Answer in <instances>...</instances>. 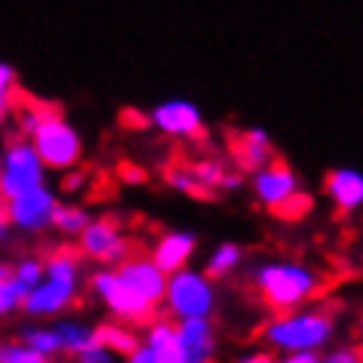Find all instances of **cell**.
I'll list each match as a JSON object with an SVG mask.
<instances>
[{
    "label": "cell",
    "mask_w": 363,
    "mask_h": 363,
    "mask_svg": "<svg viewBox=\"0 0 363 363\" xmlns=\"http://www.w3.org/2000/svg\"><path fill=\"white\" fill-rule=\"evenodd\" d=\"M77 252L71 247H59L43 265V280L25 296V314L28 317H56L74 302L77 296Z\"/></svg>",
    "instance_id": "6da1fadb"
},
{
    "label": "cell",
    "mask_w": 363,
    "mask_h": 363,
    "mask_svg": "<svg viewBox=\"0 0 363 363\" xmlns=\"http://www.w3.org/2000/svg\"><path fill=\"white\" fill-rule=\"evenodd\" d=\"M256 286L268 308H274L277 314H286L308 302L320 289V280L311 268L298 265V262H268L256 271Z\"/></svg>",
    "instance_id": "7a4b0ae2"
},
{
    "label": "cell",
    "mask_w": 363,
    "mask_h": 363,
    "mask_svg": "<svg viewBox=\"0 0 363 363\" xmlns=\"http://www.w3.org/2000/svg\"><path fill=\"white\" fill-rule=\"evenodd\" d=\"M333 317L323 311H286L265 326V342L280 351H317L333 339Z\"/></svg>",
    "instance_id": "3957f363"
},
{
    "label": "cell",
    "mask_w": 363,
    "mask_h": 363,
    "mask_svg": "<svg viewBox=\"0 0 363 363\" xmlns=\"http://www.w3.org/2000/svg\"><path fill=\"white\" fill-rule=\"evenodd\" d=\"M28 139L34 145V151H38V157L43 160V167H50V169L77 167L80 154H84V142H80L74 126L62 117V111H52Z\"/></svg>",
    "instance_id": "277c9868"
},
{
    "label": "cell",
    "mask_w": 363,
    "mask_h": 363,
    "mask_svg": "<svg viewBox=\"0 0 363 363\" xmlns=\"http://www.w3.org/2000/svg\"><path fill=\"white\" fill-rule=\"evenodd\" d=\"M163 302L179 320H191V317H210L216 308V293L210 277L201 274V271H188L179 268L167 274V293H163Z\"/></svg>",
    "instance_id": "5b68a950"
},
{
    "label": "cell",
    "mask_w": 363,
    "mask_h": 363,
    "mask_svg": "<svg viewBox=\"0 0 363 363\" xmlns=\"http://www.w3.org/2000/svg\"><path fill=\"white\" fill-rule=\"evenodd\" d=\"M43 160L38 157L31 139L10 142L4 160H0V201H13L31 188L43 185Z\"/></svg>",
    "instance_id": "8992f818"
},
{
    "label": "cell",
    "mask_w": 363,
    "mask_h": 363,
    "mask_svg": "<svg viewBox=\"0 0 363 363\" xmlns=\"http://www.w3.org/2000/svg\"><path fill=\"white\" fill-rule=\"evenodd\" d=\"M89 286H93L99 302H102L117 320H123V323L154 320V305L145 302L117 271H99V274H93V280H89Z\"/></svg>",
    "instance_id": "52a82bcc"
},
{
    "label": "cell",
    "mask_w": 363,
    "mask_h": 363,
    "mask_svg": "<svg viewBox=\"0 0 363 363\" xmlns=\"http://www.w3.org/2000/svg\"><path fill=\"white\" fill-rule=\"evenodd\" d=\"M80 252L105 265H117L130 256V243L114 219H89V225L80 231Z\"/></svg>",
    "instance_id": "ba28073f"
},
{
    "label": "cell",
    "mask_w": 363,
    "mask_h": 363,
    "mask_svg": "<svg viewBox=\"0 0 363 363\" xmlns=\"http://www.w3.org/2000/svg\"><path fill=\"white\" fill-rule=\"evenodd\" d=\"M176 351L182 363H213L216 357V330L210 317H191L176 326Z\"/></svg>",
    "instance_id": "9c48e42d"
},
{
    "label": "cell",
    "mask_w": 363,
    "mask_h": 363,
    "mask_svg": "<svg viewBox=\"0 0 363 363\" xmlns=\"http://www.w3.org/2000/svg\"><path fill=\"white\" fill-rule=\"evenodd\" d=\"M52 206H56V197H52L50 188H31L13 201H6V216L16 228L22 231H40L47 228L52 219Z\"/></svg>",
    "instance_id": "30bf717a"
},
{
    "label": "cell",
    "mask_w": 363,
    "mask_h": 363,
    "mask_svg": "<svg viewBox=\"0 0 363 363\" xmlns=\"http://www.w3.org/2000/svg\"><path fill=\"white\" fill-rule=\"evenodd\" d=\"M148 121L157 126L160 133L176 135V139H194V135H201V130H203V121H201L197 105L185 102V99H169V102H160L151 111Z\"/></svg>",
    "instance_id": "8fae6325"
},
{
    "label": "cell",
    "mask_w": 363,
    "mask_h": 363,
    "mask_svg": "<svg viewBox=\"0 0 363 363\" xmlns=\"http://www.w3.org/2000/svg\"><path fill=\"white\" fill-rule=\"evenodd\" d=\"M252 188H256L259 201L265 203L271 213H274L280 203L289 201V197L298 191V179H296V172L289 169L286 163L271 160L262 169H256V182H252Z\"/></svg>",
    "instance_id": "7c38bea8"
},
{
    "label": "cell",
    "mask_w": 363,
    "mask_h": 363,
    "mask_svg": "<svg viewBox=\"0 0 363 363\" xmlns=\"http://www.w3.org/2000/svg\"><path fill=\"white\" fill-rule=\"evenodd\" d=\"M117 274H121L126 284L145 298V302H151V305L163 302V293H167V274H163L151 259H145V256L130 259L126 256L121 262V268H117Z\"/></svg>",
    "instance_id": "4fadbf2b"
},
{
    "label": "cell",
    "mask_w": 363,
    "mask_h": 363,
    "mask_svg": "<svg viewBox=\"0 0 363 363\" xmlns=\"http://www.w3.org/2000/svg\"><path fill=\"white\" fill-rule=\"evenodd\" d=\"M194 247H197L194 234L169 231L157 240V247L151 252V262L163 271V274H172V271H179V268H188V262L194 256Z\"/></svg>",
    "instance_id": "5bb4252c"
},
{
    "label": "cell",
    "mask_w": 363,
    "mask_h": 363,
    "mask_svg": "<svg viewBox=\"0 0 363 363\" xmlns=\"http://www.w3.org/2000/svg\"><path fill=\"white\" fill-rule=\"evenodd\" d=\"M231 154L240 172H256L271 163V142L265 130H247L231 139Z\"/></svg>",
    "instance_id": "9a60e30c"
},
{
    "label": "cell",
    "mask_w": 363,
    "mask_h": 363,
    "mask_svg": "<svg viewBox=\"0 0 363 363\" xmlns=\"http://www.w3.org/2000/svg\"><path fill=\"white\" fill-rule=\"evenodd\" d=\"M326 194L335 203V210L354 213L363 206V172L357 169H333L323 182Z\"/></svg>",
    "instance_id": "2e32d148"
},
{
    "label": "cell",
    "mask_w": 363,
    "mask_h": 363,
    "mask_svg": "<svg viewBox=\"0 0 363 363\" xmlns=\"http://www.w3.org/2000/svg\"><path fill=\"white\" fill-rule=\"evenodd\" d=\"M93 339H96V345H102V348H108L111 354H123V357H130V354L139 348L135 333L123 323H99L93 330Z\"/></svg>",
    "instance_id": "e0dca14e"
},
{
    "label": "cell",
    "mask_w": 363,
    "mask_h": 363,
    "mask_svg": "<svg viewBox=\"0 0 363 363\" xmlns=\"http://www.w3.org/2000/svg\"><path fill=\"white\" fill-rule=\"evenodd\" d=\"M56 335H59V348L68 354H80L84 348H89V345H96L93 330L84 323H74V320H62L56 326Z\"/></svg>",
    "instance_id": "ac0fdd59"
},
{
    "label": "cell",
    "mask_w": 363,
    "mask_h": 363,
    "mask_svg": "<svg viewBox=\"0 0 363 363\" xmlns=\"http://www.w3.org/2000/svg\"><path fill=\"white\" fill-rule=\"evenodd\" d=\"M52 228H59L62 234H80L89 225V213L84 206H65V203H56L52 206V219H50Z\"/></svg>",
    "instance_id": "d6986e66"
},
{
    "label": "cell",
    "mask_w": 363,
    "mask_h": 363,
    "mask_svg": "<svg viewBox=\"0 0 363 363\" xmlns=\"http://www.w3.org/2000/svg\"><path fill=\"white\" fill-rule=\"evenodd\" d=\"M167 185L176 188V191H182V194H188V197H197V201H210L213 197L210 188H203L188 167H169L167 169Z\"/></svg>",
    "instance_id": "ffe728a7"
},
{
    "label": "cell",
    "mask_w": 363,
    "mask_h": 363,
    "mask_svg": "<svg viewBox=\"0 0 363 363\" xmlns=\"http://www.w3.org/2000/svg\"><path fill=\"white\" fill-rule=\"evenodd\" d=\"M240 259H243V252L238 243H222L210 256V262H206V277H228L240 265Z\"/></svg>",
    "instance_id": "44dd1931"
},
{
    "label": "cell",
    "mask_w": 363,
    "mask_h": 363,
    "mask_svg": "<svg viewBox=\"0 0 363 363\" xmlns=\"http://www.w3.org/2000/svg\"><path fill=\"white\" fill-rule=\"evenodd\" d=\"M22 342L28 345V348H34V351H40V354H59L62 348H59V335H56V326H31V330H25V335H22Z\"/></svg>",
    "instance_id": "7402d4cb"
},
{
    "label": "cell",
    "mask_w": 363,
    "mask_h": 363,
    "mask_svg": "<svg viewBox=\"0 0 363 363\" xmlns=\"http://www.w3.org/2000/svg\"><path fill=\"white\" fill-rule=\"evenodd\" d=\"M188 169H191L194 179L201 182L203 188H210V191H216L225 179V167H222V160H216V157H201V160H194Z\"/></svg>",
    "instance_id": "603a6c76"
},
{
    "label": "cell",
    "mask_w": 363,
    "mask_h": 363,
    "mask_svg": "<svg viewBox=\"0 0 363 363\" xmlns=\"http://www.w3.org/2000/svg\"><path fill=\"white\" fill-rule=\"evenodd\" d=\"M25 296H28V289H25L13 274L6 280H0V317H6V314H13L16 308H22Z\"/></svg>",
    "instance_id": "cb8c5ba5"
},
{
    "label": "cell",
    "mask_w": 363,
    "mask_h": 363,
    "mask_svg": "<svg viewBox=\"0 0 363 363\" xmlns=\"http://www.w3.org/2000/svg\"><path fill=\"white\" fill-rule=\"evenodd\" d=\"M130 363H182L176 345H167V348H154V345H142L130 354Z\"/></svg>",
    "instance_id": "d4e9b609"
},
{
    "label": "cell",
    "mask_w": 363,
    "mask_h": 363,
    "mask_svg": "<svg viewBox=\"0 0 363 363\" xmlns=\"http://www.w3.org/2000/svg\"><path fill=\"white\" fill-rule=\"evenodd\" d=\"M0 363H50V357L28 345H0Z\"/></svg>",
    "instance_id": "484cf974"
},
{
    "label": "cell",
    "mask_w": 363,
    "mask_h": 363,
    "mask_svg": "<svg viewBox=\"0 0 363 363\" xmlns=\"http://www.w3.org/2000/svg\"><path fill=\"white\" fill-rule=\"evenodd\" d=\"M308 210H311V197H308V194H302V191H296L293 197H289V201H284V203H280L274 213L280 216V219H289V222H296V219H302V216H305Z\"/></svg>",
    "instance_id": "4316f807"
},
{
    "label": "cell",
    "mask_w": 363,
    "mask_h": 363,
    "mask_svg": "<svg viewBox=\"0 0 363 363\" xmlns=\"http://www.w3.org/2000/svg\"><path fill=\"white\" fill-rule=\"evenodd\" d=\"M25 289H31V286H38L40 280H43V262L38 259H22L19 262V268H16V274H13Z\"/></svg>",
    "instance_id": "83f0119b"
},
{
    "label": "cell",
    "mask_w": 363,
    "mask_h": 363,
    "mask_svg": "<svg viewBox=\"0 0 363 363\" xmlns=\"http://www.w3.org/2000/svg\"><path fill=\"white\" fill-rule=\"evenodd\" d=\"M145 345H154V348H167V345H176V326L167 320H157L148 326V335H145Z\"/></svg>",
    "instance_id": "f1b7e54d"
},
{
    "label": "cell",
    "mask_w": 363,
    "mask_h": 363,
    "mask_svg": "<svg viewBox=\"0 0 363 363\" xmlns=\"http://www.w3.org/2000/svg\"><path fill=\"white\" fill-rule=\"evenodd\" d=\"M74 357H77V363H114V354L102 348V345H89V348L74 354Z\"/></svg>",
    "instance_id": "f546056e"
},
{
    "label": "cell",
    "mask_w": 363,
    "mask_h": 363,
    "mask_svg": "<svg viewBox=\"0 0 363 363\" xmlns=\"http://www.w3.org/2000/svg\"><path fill=\"white\" fill-rule=\"evenodd\" d=\"M320 363H363V354L354 348H335L326 357H320Z\"/></svg>",
    "instance_id": "4dcf8cb0"
},
{
    "label": "cell",
    "mask_w": 363,
    "mask_h": 363,
    "mask_svg": "<svg viewBox=\"0 0 363 363\" xmlns=\"http://www.w3.org/2000/svg\"><path fill=\"white\" fill-rule=\"evenodd\" d=\"M117 172H121V179L130 182V185H139V182H145V169H139L135 163H121Z\"/></svg>",
    "instance_id": "1f68e13d"
},
{
    "label": "cell",
    "mask_w": 363,
    "mask_h": 363,
    "mask_svg": "<svg viewBox=\"0 0 363 363\" xmlns=\"http://www.w3.org/2000/svg\"><path fill=\"white\" fill-rule=\"evenodd\" d=\"M280 363H320V357H317V351H286Z\"/></svg>",
    "instance_id": "d6a6232c"
},
{
    "label": "cell",
    "mask_w": 363,
    "mask_h": 363,
    "mask_svg": "<svg viewBox=\"0 0 363 363\" xmlns=\"http://www.w3.org/2000/svg\"><path fill=\"white\" fill-rule=\"evenodd\" d=\"M121 121H123V126H130V130H142V126H148V117L139 114V111H123Z\"/></svg>",
    "instance_id": "836d02e7"
},
{
    "label": "cell",
    "mask_w": 363,
    "mask_h": 363,
    "mask_svg": "<svg viewBox=\"0 0 363 363\" xmlns=\"http://www.w3.org/2000/svg\"><path fill=\"white\" fill-rule=\"evenodd\" d=\"M238 363H277V360L271 357L268 351H250V354H243Z\"/></svg>",
    "instance_id": "e575fe53"
},
{
    "label": "cell",
    "mask_w": 363,
    "mask_h": 363,
    "mask_svg": "<svg viewBox=\"0 0 363 363\" xmlns=\"http://www.w3.org/2000/svg\"><path fill=\"white\" fill-rule=\"evenodd\" d=\"M243 185V176L240 172H225V179H222V191H238V188Z\"/></svg>",
    "instance_id": "d590c367"
},
{
    "label": "cell",
    "mask_w": 363,
    "mask_h": 363,
    "mask_svg": "<svg viewBox=\"0 0 363 363\" xmlns=\"http://www.w3.org/2000/svg\"><path fill=\"white\" fill-rule=\"evenodd\" d=\"M13 99H16V93H6V89H0V123H4V117L10 114Z\"/></svg>",
    "instance_id": "8d00e7d4"
},
{
    "label": "cell",
    "mask_w": 363,
    "mask_h": 363,
    "mask_svg": "<svg viewBox=\"0 0 363 363\" xmlns=\"http://www.w3.org/2000/svg\"><path fill=\"white\" fill-rule=\"evenodd\" d=\"M80 185H84V176H80V172H74V176L65 179V191H77Z\"/></svg>",
    "instance_id": "74e56055"
},
{
    "label": "cell",
    "mask_w": 363,
    "mask_h": 363,
    "mask_svg": "<svg viewBox=\"0 0 363 363\" xmlns=\"http://www.w3.org/2000/svg\"><path fill=\"white\" fill-rule=\"evenodd\" d=\"M6 225H10V216H6V203L0 201V238L6 234Z\"/></svg>",
    "instance_id": "f35d334b"
},
{
    "label": "cell",
    "mask_w": 363,
    "mask_h": 363,
    "mask_svg": "<svg viewBox=\"0 0 363 363\" xmlns=\"http://www.w3.org/2000/svg\"><path fill=\"white\" fill-rule=\"evenodd\" d=\"M6 277H10V268H6L4 262H0V280H6Z\"/></svg>",
    "instance_id": "ab89813d"
},
{
    "label": "cell",
    "mask_w": 363,
    "mask_h": 363,
    "mask_svg": "<svg viewBox=\"0 0 363 363\" xmlns=\"http://www.w3.org/2000/svg\"><path fill=\"white\" fill-rule=\"evenodd\" d=\"M360 354H363V351H360Z\"/></svg>",
    "instance_id": "60d3db41"
}]
</instances>
